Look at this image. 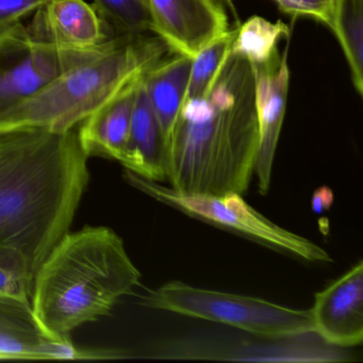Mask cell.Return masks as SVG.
Returning <instances> with one entry per match:
<instances>
[{"label":"cell","mask_w":363,"mask_h":363,"mask_svg":"<svg viewBox=\"0 0 363 363\" xmlns=\"http://www.w3.org/2000/svg\"><path fill=\"white\" fill-rule=\"evenodd\" d=\"M152 33L174 54L194 59L229 29V16L218 0H147Z\"/></svg>","instance_id":"cell-9"},{"label":"cell","mask_w":363,"mask_h":363,"mask_svg":"<svg viewBox=\"0 0 363 363\" xmlns=\"http://www.w3.org/2000/svg\"><path fill=\"white\" fill-rule=\"evenodd\" d=\"M345 352L326 343L314 331L292 337H262L261 342L225 344L201 337L167 342L155 350L158 359L271 361V362H335L345 361Z\"/></svg>","instance_id":"cell-8"},{"label":"cell","mask_w":363,"mask_h":363,"mask_svg":"<svg viewBox=\"0 0 363 363\" xmlns=\"http://www.w3.org/2000/svg\"><path fill=\"white\" fill-rule=\"evenodd\" d=\"M124 178L133 188L197 220L235 231L309 262L331 261L330 255L324 248L278 226L248 205L239 193L222 196L184 194L126 169Z\"/></svg>","instance_id":"cell-6"},{"label":"cell","mask_w":363,"mask_h":363,"mask_svg":"<svg viewBox=\"0 0 363 363\" xmlns=\"http://www.w3.org/2000/svg\"><path fill=\"white\" fill-rule=\"evenodd\" d=\"M333 203V193L328 186H322L314 192L312 197V208L316 213H322L330 209Z\"/></svg>","instance_id":"cell-24"},{"label":"cell","mask_w":363,"mask_h":363,"mask_svg":"<svg viewBox=\"0 0 363 363\" xmlns=\"http://www.w3.org/2000/svg\"><path fill=\"white\" fill-rule=\"evenodd\" d=\"M3 30H4V29H3ZM3 30H0V31H3Z\"/></svg>","instance_id":"cell-26"},{"label":"cell","mask_w":363,"mask_h":363,"mask_svg":"<svg viewBox=\"0 0 363 363\" xmlns=\"http://www.w3.org/2000/svg\"><path fill=\"white\" fill-rule=\"evenodd\" d=\"M44 0H0V30L21 23L25 16L37 11Z\"/></svg>","instance_id":"cell-23"},{"label":"cell","mask_w":363,"mask_h":363,"mask_svg":"<svg viewBox=\"0 0 363 363\" xmlns=\"http://www.w3.org/2000/svg\"><path fill=\"white\" fill-rule=\"evenodd\" d=\"M218 1L224 6L225 9L227 10L228 14H230V16H233V20H235V25H240L239 16H238L237 10H235L233 0H218Z\"/></svg>","instance_id":"cell-25"},{"label":"cell","mask_w":363,"mask_h":363,"mask_svg":"<svg viewBox=\"0 0 363 363\" xmlns=\"http://www.w3.org/2000/svg\"><path fill=\"white\" fill-rule=\"evenodd\" d=\"M143 77L144 75L127 84L80 124L78 138L89 158L103 157L122 163L128 143L135 97Z\"/></svg>","instance_id":"cell-13"},{"label":"cell","mask_w":363,"mask_h":363,"mask_svg":"<svg viewBox=\"0 0 363 363\" xmlns=\"http://www.w3.org/2000/svg\"><path fill=\"white\" fill-rule=\"evenodd\" d=\"M65 341L48 337L30 303L0 294V359L62 360Z\"/></svg>","instance_id":"cell-14"},{"label":"cell","mask_w":363,"mask_h":363,"mask_svg":"<svg viewBox=\"0 0 363 363\" xmlns=\"http://www.w3.org/2000/svg\"><path fill=\"white\" fill-rule=\"evenodd\" d=\"M142 303L190 318L229 325L258 337H292L313 331L310 310H297L258 297L171 281L142 296Z\"/></svg>","instance_id":"cell-5"},{"label":"cell","mask_w":363,"mask_h":363,"mask_svg":"<svg viewBox=\"0 0 363 363\" xmlns=\"http://www.w3.org/2000/svg\"><path fill=\"white\" fill-rule=\"evenodd\" d=\"M289 35V26L281 21L272 23L261 16H252L240 25L231 52L247 59L250 65L264 62L277 50L279 40Z\"/></svg>","instance_id":"cell-18"},{"label":"cell","mask_w":363,"mask_h":363,"mask_svg":"<svg viewBox=\"0 0 363 363\" xmlns=\"http://www.w3.org/2000/svg\"><path fill=\"white\" fill-rule=\"evenodd\" d=\"M192 62L190 57L174 54L164 57L144 76L146 94L167 144L186 99Z\"/></svg>","instance_id":"cell-16"},{"label":"cell","mask_w":363,"mask_h":363,"mask_svg":"<svg viewBox=\"0 0 363 363\" xmlns=\"http://www.w3.org/2000/svg\"><path fill=\"white\" fill-rule=\"evenodd\" d=\"M27 26L35 41L69 52H96L114 38L94 5L84 0H44Z\"/></svg>","instance_id":"cell-10"},{"label":"cell","mask_w":363,"mask_h":363,"mask_svg":"<svg viewBox=\"0 0 363 363\" xmlns=\"http://www.w3.org/2000/svg\"><path fill=\"white\" fill-rule=\"evenodd\" d=\"M331 30L350 65L352 84L363 94V0H339Z\"/></svg>","instance_id":"cell-17"},{"label":"cell","mask_w":363,"mask_h":363,"mask_svg":"<svg viewBox=\"0 0 363 363\" xmlns=\"http://www.w3.org/2000/svg\"><path fill=\"white\" fill-rule=\"evenodd\" d=\"M145 76V75H144ZM167 142L144 86L138 89L128 143L122 164L125 169L154 182L165 180Z\"/></svg>","instance_id":"cell-15"},{"label":"cell","mask_w":363,"mask_h":363,"mask_svg":"<svg viewBox=\"0 0 363 363\" xmlns=\"http://www.w3.org/2000/svg\"><path fill=\"white\" fill-rule=\"evenodd\" d=\"M313 331L339 348L361 345L363 340V262L314 295L310 309Z\"/></svg>","instance_id":"cell-12"},{"label":"cell","mask_w":363,"mask_h":363,"mask_svg":"<svg viewBox=\"0 0 363 363\" xmlns=\"http://www.w3.org/2000/svg\"><path fill=\"white\" fill-rule=\"evenodd\" d=\"M35 275L24 255L11 246L0 245V294L30 303Z\"/></svg>","instance_id":"cell-21"},{"label":"cell","mask_w":363,"mask_h":363,"mask_svg":"<svg viewBox=\"0 0 363 363\" xmlns=\"http://www.w3.org/2000/svg\"><path fill=\"white\" fill-rule=\"evenodd\" d=\"M77 129L0 128V245L20 250L33 275L69 233L90 180Z\"/></svg>","instance_id":"cell-1"},{"label":"cell","mask_w":363,"mask_h":363,"mask_svg":"<svg viewBox=\"0 0 363 363\" xmlns=\"http://www.w3.org/2000/svg\"><path fill=\"white\" fill-rule=\"evenodd\" d=\"M256 90L259 145L254 175L259 193L267 194L271 188L272 171L278 140L286 113L290 71L288 54L276 50L264 62L252 65Z\"/></svg>","instance_id":"cell-11"},{"label":"cell","mask_w":363,"mask_h":363,"mask_svg":"<svg viewBox=\"0 0 363 363\" xmlns=\"http://www.w3.org/2000/svg\"><path fill=\"white\" fill-rule=\"evenodd\" d=\"M167 50L169 48L158 35L116 37L107 48L0 116V128L73 130L127 84L145 75L167 57Z\"/></svg>","instance_id":"cell-4"},{"label":"cell","mask_w":363,"mask_h":363,"mask_svg":"<svg viewBox=\"0 0 363 363\" xmlns=\"http://www.w3.org/2000/svg\"><path fill=\"white\" fill-rule=\"evenodd\" d=\"M258 145L254 72L230 50L207 94L184 99L167 144L165 180L184 194L243 195Z\"/></svg>","instance_id":"cell-2"},{"label":"cell","mask_w":363,"mask_h":363,"mask_svg":"<svg viewBox=\"0 0 363 363\" xmlns=\"http://www.w3.org/2000/svg\"><path fill=\"white\" fill-rule=\"evenodd\" d=\"M141 273L122 238L108 227L67 233L35 274L31 308L42 330L54 340L111 313L133 294Z\"/></svg>","instance_id":"cell-3"},{"label":"cell","mask_w":363,"mask_h":363,"mask_svg":"<svg viewBox=\"0 0 363 363\" xmlns=\"http://www.w3.org/2000/svg\"><path fill=\"white\" fill-rule=\"evenodd\" d=\"M93 5L116 37L152 33L147 0H94Z\"/></svg>","instance_id":"cell-20"},{"label":"cell","mask_w":363,"mask_h":363,"mask_svg":"<svg viewBox=\"0 0 363 363\" xmlns=\"http://www.w3.org/2000/svg\"><path fill=\"white\" fill-rule=\"evenodd\" d=\"M339 0H275L281 11L293 16H307L331 29Z\"/></svg>","instance_id":"cell-22"},{"label":"cell","mask_w":363,"mask_h":363,"mask_svg":"<svg viewBox=\"0 0 363 363\" xmlns=\"http://www.w3.org/2000/svg\"><path fill=\"white\" fill-rule=\"evenodd\" d=\"M104 48L89 52L59 50L35 41L21 23L0 31V116Z\"/></svg>","instance_id":"cell-7"},{"label":"cell","mask_w":363,"mask_h":363,"mask_svg":"<svg viewBox=\"0 0 363 363\" xmlns=\"http://www.w3.org/2000/svg\"><path fill=\"white\" fill-rule=\"evenodd\" d=\"M240 25H235L233 28H229L216 38L193 59L186 99H197L207 94L214 78L230 54Z\"/></svg>","instance_id":"cell-19"}]
</instances>
